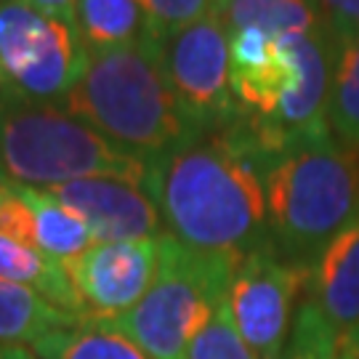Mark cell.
<instances>
[{
  "label": "cell",
  "instance_id": "1",
  "mask_svg": "<svg viewBox=\"0 0 359 359\" xmlns=\"http://www.w3.org/2000/svg\"><path fill=\"white\" fill-rule=\"evenodd\" d=\"M269 157L240 120L205 130L149 168L152 194L168 234L181 245L245 258L271 248L264 173Z\"/></svg>",
  "mask_w": 359,
  "mask_h": 359
},
{
  "label": "cell",
  "instance_id": "2",
  "mask_svg": "<svg viewBox=\"0 0 359 359\" xmlns=\"http://www.w3.org/2000/svg\"><path fill=\"white\" fill-rule=\"evenodd\" d=\"M65 109L147 168L205 133L187 117L152 43L90 53Z\"/></svg>",
  "mask_w": 359,
  "mask_h": 359
},
{
  "label": "cell",
  "instance_id": "3",
  "mask_svg": "<svg viewBox=\"0 0 359 359\" xmlns=\"http://www.w3.org/2000/svg\"><path fill=\"white\" fill-rule=\"evenodd\" d=\"M271 248L311 269L322 250L359 218V147L330 136L274 154L264 173Z\"/></svg>",
  "mask_w": 359,
  "mask_h": 359
},
{
  "label": "cell",
  "instance_id": "4",
  "mask_svg": "<svg viewBox=\"0 0 359 359\" xmlns=\"http://www.w3.org/2000/svg\"><path fill=\"white\" fill-rule=\"evenodd\" d=\"M0 170L6 179L51 189L77 179L147 184L149 168L77 120L65 104L32 102L0 90Z\"/></svg>",
  "mask_w": 359,
  "mask_h": 359
},
{
  "label": "cell",
  "instance_id": "5",
  "mask_svg": "<svg viewBox=\"0 0 359 359\" xmlns=\"http://www.w3.org/2000/svg\"><path fill=\"white\" fill-rule=\"evenodd\" d=\"M157 274L136 306L112 322H96L126 335L149 359H187L194 335L229 298L237 258L200 253L170 234L157 240Z\"/></svg>",
  "mask_w": 359,
  "mask_h": 359
},
{
  "label": "cell",
  "instance_id": "6",
  "mask_svg": "<svg viewBox=\"0 0 359 359\" xmlns=\"http://www.w3.org/2000/svg\"><path fill=\"white\" fill-rule=\"evenodd\" d=\"M88 56L75 22L48 16L27 0L0 3L3 90L32 102L65 104Z\"/></svg>",
  "mask_w": 359,
  "mask_h": 359
},
{
  "label": "cell",
  "instance_id": "7",
  "mask_svg": "<svg viewBox=\"0 0 359 359\" xmlns=\"http://www.w3.org/2000/svg\"><path fill=\"white\" fill-rule=\"evenodd\" d=\"M157 48L168 83L197 128L216 130L240 120L231 90L229 35L216 13L179 29Z\"/></svg>",
  "mask_w": 359,
  "mask_h": 359
},
{
  "label": "cell",
  "instance_id": "8",
  "mask_svg": "<svg viewBox=\"0 0 359 359\" xmlns=\"http://www.w3.org/2000/svg\"><path fill=\"white\" fill-rule=\"evenodd\" d=\"M309 269L285 261L274 248L240 258L229 285L231 320L258 359L285 348L295 322V301L306 293Z\"/></svg>",
  "mask_w": 359,
  "mask_h": 359
},
{
  "label": "cell",
  "instance_id": "9",
  "mask_svg": "<svg viewBox=\"0 0 359 359\" xmlns=\"http://www.w3.org/2000/svg\"><path fill=\"white\" fill-rule=\"evenodd\" d=\"M157 240L93 243L65 261L86 322H112L142 301L157 274Z\"/></svg>",
  "mask_w": 359,
  "mask_h": 359
},
{
  "label": "cell",
  "instance_id": "10",
  "mask_svg": "<svg viewBox=\"0 0 359 359\" xmlns=\"http://www.w3.org/2000/svg\"><path fill=\"white\" fill-rule=\"evenodd\" d=\"M43 192L53 194L69 208L93 234V243H123L147 240L163 234V218L152 194L142 184L126 179H77Z\"/></svg>",
  "mask_w": 359,
  "mask_h": 359
},
{
  "label": "cell",
  "instance_id": "11",
  "mask_svg": "<svg viewBox=\"0 0 359 359\" xmlns=\"http://www.w3.org/2000/svg\"><path fill=\"white\" fill-rule=\"evenodd\" d=\"M306 298L344 338L359 327V218H354L309 269Z\"/></svg>",
  "mask_w": 359,
  "mask_h": 359
},
{
  "label": "cell",
  "instance_id": "12",
  "mask_svg": "<svg viewBox=\"0 0 359 359\" xmlns=\"http://www.w3.org/2000/svg\"><path fill=\"white\" fill-rule=\"evenodd\" d=\"M0 280L25 285L29 290L43 295L67 314H75L86 322L83 306L77 298L72 280L67 274L65 261L38 250L35 245L13 240L8 234H0Z\"/></svg>",
  "mask_w": 359,
  "mask_h": 359
},
{
  "label": "cell",
  "instance_id": "13",
  "mask_svg": "<svg viewBox=\"0 0 359 359\" xmlns=\"http://www.w3.org/2000/svg\"><path fill=\"white\" fill-rule=\"evenodd\" d=\"M216 16L226 32L258 29L274 38L311 35L330 27L314 0H216Z\"/></svg>",
  "mask_w": 359,
  "mask_h": 359
},
{
  "label": "cell",
  "instance_id": "14",
  "mask_svg": "<svg viewBox=\"0 0 359 359\" xmlns=\"http://www.w3.org/2000/svg\"><path fill=\"white\" fill-rule=\"evenodd\" d=\"M13 189L27 205V213L32 221V245L38 250L59 261H72L93 245V234L88 226L53 194L16 184V181H13Z\"/></svg>",
  "mask_w": 359,
  "mask_h": 359
},
{
  "label": "cell",
  "instance_id": "15",
  "mask_svg": "<svg viewBox=\"0 0 359 359\" xmlns=\"http://www.w3.org/2000/svg\"><path fill=\"white\" fill-rule=\"evenodd\" d=\"M77 325L86 322L53 306L51 301H46L25 285L0 280V344L35 346L40 338L51 335L53 330Z\"/></svg>",
  "mask_w": 359,
  "mask_h": 359
},
{
  "label": "cell",
  "instance_id": "16",
  "mask_svg": "<svg viewBox=\"0 0 359 359\" xmlns=\"http://www.w3.org/2000/svg\"><path fill=\"white\" fill-rule=\"evenodd\" d=\"M75 27L90 53L147 43V25L136 0H75Z\"/></svg>",
  "mask_w": 359,
  "mask_h": 359
},
{
  "label": "cell",
  "instance_id": "17",
  "mask_svg": "<svg viewBox=\"0 0 359 359\" xmlns=\"http://www.w3.org/2000/svg\"><path fill=\"white\" fill-rule=\"evenodd\" d=\"M333 35L335 59L330 104H327V128L335 142L359 147V29L333 27Z\"/></svg>",
  "mask_w": 359,
  "mask_h": 359
},
{
  "label": "cell",
  "instance_id": "18",
  "mask_svg": "<svg viewBox=\"0 0 359 359\" xmlns=\"http://www.w3.org/2000/svg\"><path fill=\"white\" fill-rule=\"evenodd\" d=\"M29 348L38 359H149L126 335L96 322L53 330Z\"/></svg>",
  "mask_w": 359,
  "mask_h": 359
},
{
  "label": "cell",
  "instance_id": "19",
  "mask_svg": "<svg viewBox=\"0 0 359 359\" xmlns=\"http://www.w3.org/2000/svg\"><path fill=\"white\" fill-rule=\"evenodd\" d=\"M341 335L314 301H304L295 311V322L285 348L274 359H335Z\"/></svg>",
  "mask_w": 359,
  "mask_h": 359
},
{
  "label": "cell",
  "instance_id": "20",
  "mask_svg": "<svg viewBox=\"0 0 359 359\" xmlns=\"http://www.w3.org/2000/svg\"><path fill=\"white\" fill-rule=\"evenodd\" d=\"M147 25V43L160 46L179 29L216 13V0H136Z\"/></svg>",
  "mask_w": 359,
  "mask_h": 359
},
{
  "label": "cell",
  "instance_id": "21",
  "mask_svg": "<svg viewBox=\"0 0 359 359\" xmlns=\"http://www.w3.org/2000/svg\"><path fill=\"white\" fill-rule=\"evenodd\" d=\"M187 359H258L231 320L229 298L218 306L205 327L194 335Z\"/></svg>",
  "mask_w": 359,
  "mask_h": 359
},
{
  "label": "cell",
  "instance_id": "22",
  "mask_svg": "<svg viewBox=\"0 0 359 359\" xmlns=\"http://www.w3.org/2000/svg\"><path fill=\"white\" fill-rule=\"evenodd\" d=\"M333 27L359 29V0H314Z\"/></svg>",
  "mask_w": 359,
  "mask_h": 359
},
{
  "label": "cell",
  "instance_id": "23",
  "mask_svg": "<svg viewBox=\"0 0 359 359\" xmlns=\"http://www.w3.org/2000/svg\"><path fill=\"white\" fill-rule=\"evenodd\" d=\"M29 6H35L38 11L65 19V22H75V0H27Z\"/></svg>",
  "mask_w": 359,
  "mask_h": 359
},
{
  "label": "cell",
  "instance_id": "24",
  "mask_svg": "<svg viewBox=\"0 0 359 359\" xmlns=\"http://www.w3.org/2000/svg\"><path fill=\"white\" fill-rule=\"evenodd\" d=\"M0 359H38L35 351L19 344H0Z\"/></svg>",
  "mask_w": 359,
  "mask_h": 359
},
{
  "label": "cell",
  "instance_id": "25",
  "mask_svg": "<svg viewBox=\"0 0 359 359\" xmlns=\"http://www.w3.org/2000/svg\"><path fill=\"white\" fill-rule=\"evenodd\" d=\"M8 197H11L8 179H6V176H0V229H3V216H6V208H8Z\"/></svg>",
  "mask_w": 359,
  "mask_h": 359
},
{
  "label": "cell",
  "instance_id": "26",
  "mask_svg": "<svg viewBox=\"0 0 359 359\" xmlns=\"http://www.w3.org/2000/svg\"><path fill=\"white\" fill-rule=\"evenodd\" d=\"M344 341L348 344V348H351V354H354V359H359V327H354L348 335H344Z\"/></svg>",
  "mask_w": 359,
  "mask_h": 359
},
{
  "label": "cell",
  "instance_id": "27",
  "mask_svg": "<svg viewBox=\"0 0 359 359\" xmlns=\"http://www.w3.org/2000/svg\"><path fill=\"white\" fill-rule=\"evenodd\" d=\"M335 359H354V354H351V348H348V344L341 338V348H338V357Z\"/></svg>",
  "mask_w": 359,
  "mask_h": 359
},
{
  "label": "cell",
  "instance_id": "28",
  "mask_svg": "<svg viewBox=\"0 0 359 359\" xmlns=\"http://www.w3.org/2000/svg\"><path fill=\"white\" fill-rule=\"evenodd\" d=\"M0 90H3V77H0Z\"/></svg>",
  "mask_w": 359,
  "mask_h": 359
},
{
  "label": "cell",
  "instance_id": "29",
  "mask_svg": "<svg viewBox=\"0 0 359 359\" xmlns=\"http://www.w3.org/2000/svg\"><path fill=\"white\" fill-rule=\"evenodd\" d=\"M0 3H8V0H0Z\"/></svg>",
  "mask_w": 359,
  "mask_h": 359
}]
</instances>
